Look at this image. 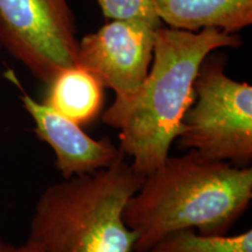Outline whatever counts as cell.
Here are the masks:
<instances>
[{"instance_id":"1","label":"cell","mask_w":252,"mask_h":252,"mask_svg":"<svg viewBox=\"0 0 252 252\" xmlns=\"http://www.w3.org/2000/svg\"><path fill=\"white\" fill-rule=\"evenodd\" d=\"M241 37L216 28L187 32L159 27L152 63L138 93L115 99L103 113L105 125L119 131V150L138 174L147 175L165 161L194 99V82L208 55L238 48Z\"/></svg>"},{"instance_id":"2","label":"cell","mask_w":252,"mask_h":252,"mask_svg":"<svg viewBox=\"0 0 252 252\" xmlns=\"http://www.w3.org/2000/svg\"><path fill=\"white\" fill-rule=\"evenodd\" d=\"M251 200V166L214 161L187 151L168 156L144 176L126 204L124 220L137 237L134 252H139L179 230L226 235Z\"/></svg>"},{"instance_id":"3","label":"cell","mask_w":252,"mask_h":252,"mask_svg":"<svg viewBox=\"0 0 252 252\" xmlns=\"http://www.w3.org/2000/svg\"><path fill=\"white\" fill-rule=\"evenodd\" d=\"M124 153L109 167L62 179L35 204L28 239L43 252H134V232L124 220L128 200L140 188Z\"/></svg>"},{"instance_id":"4","label":"cell","mask_w":252,"mask_h":252,"mask_svg":"<svg viewBox=\"0 0 252 252\" xmlns=\"http://www.w3.org/2000/svg\"><path fill=\"white\" fill-rule=\"evenodd\" d=\"M222 58L208 55L194 82V99L175 143L214 161H252V87L229 77Z\"/></svg>"},{"instance_id":"5","label":"cell","mask_w":252,"mask_h":252,"mask_svg":"<svg viewBox=\"0 0 252 252\" xmlns=\"http://www.w3.org/2000/svg\"><path fill=\"white\" fill-rule=\"evenodd\" d=\"M0 47L48 84L76 64L78 41L67 0H0Z\"/></svg>"},{"instance_id":"6","label":"cell","mask_w":252,"mask_h":252,"mask_svg":"<svg viewBox=\"0 0 252 252\" xmlns=\"http://www.w3.org/2000/svg\"><path fill=\"white\" fill-rule=\"evenodd\" d=\"M161 26L139 19L112 20L78 41L76 64L113 90L115 99H130L149 74Z\"/></svg>"},{"instance_id":"7","label":"cell","mask_w":252,"mask_h":252,"mask_svg":"<svg viewBox=\"0 0 252 252\" xmlns=\"http://www.w3.org/2000/svg\"><path fill=\"white\" fill-rule=\"evenodd\" d=\"M21 102L35 125V133L55 153V166L62 179L89 174L109 167L121 153L108 137L94 139L81 125L63 117L46 104L21 91Z\"/></svg>"},{"instance_id":"8","label":"cell","mask_w":252,"mask_h":252,"mask_svg":"<svg viewBox=\"0 0 252 252\" xmlns=\"http://www.w3.org/2000/svg\"><path fill=\"white\" fill-rule=\"evenodd\" d=\"M160 21L187 32L216 28L236 34L252 23V0H151Z\"/></svg>"},{"instance_id":"9","label":"cell","mask_w":252,"mask_h":252,"mask_svg":"<svg viewBox=\"0 0 252 252\" xmlns=\"http://www.w3.org/2000/svg\"><path fill=\"white\" fill-rule=\"evenodd\" d=\"M104 87L87 69L75 64L59 71L48 83L43 104L83 126L94 122L104 102Z\"/></svg>"},{"instance_id":"10","label":"cell","mask_w":252,"mask_h":252,"mask_svg":"<svg viewBox=\"0 0 252 252\" xmlns=\"http://www.w3.org/2000/svg\"><path fill=\"white\" fill-rule=\"evenodd\" d=\"M139 252H252V230L235 236H207L193 229L179 230Z\"/></svg>"},{"instance_id":"11","label":"cell","mask_w":252,"mask_h":252,"mask_svg":"<svg viewBox=\"0 0 252 252\" xmlns=\"http://www.w3.org/2000/svg\"><path fill=\"white\" fill-rule=\"evenodd\" d=\"M104 17L108 19H139L162 25L157 17L151 0H97Z\"/></svg>"},{"instance_id":"12","label":"cell","mask_w":252,"mask_h":252,"mask_svg":"<svg viewBox=\"0 0 252 252\" xmlns=\"http://www.w3.org/2000/svg\"><path fill=\"white\" fill-rule=\"evenodd\" d=\"M0 252H43L35 242L27 239L26 243L21 245H14L7 243L0 238Z\"/></svg>"},{"instance_id":"13","label":"cell","mask_w":252,"mask_h":252,"mask_svg":"<svg viewBox=\"0 0 252 252\" xmlns=\"http://www.w3.org/2000/svg\"><path fill=\"white\" fill-rule=\"evenodd\" d=\"M0 49H1V47H0Z\"/></svg>"}]
</instances>
